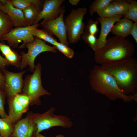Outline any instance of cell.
I'll return each mask as SVG.
<instances>
[{"mask_svg": "<svg viewBox=\"0 0 137 137\" xmlns=\"http://www.w3.org/2000/svg\"><path fill=\"white\" fill-rule=\"evenodd\" d=\"M113 77L124 94L133 92L137 88V61L131 57L100 65Z\"/></svg>", "mask_w": 137, "mask_h": 137, "instance_id": "1", "label": "cell"}, {"mask_svg": "<svg viewBox=\"0 0 137 137\" xmlns=\"http://www.w3.org/2000/svg\"><path fill=\"white\" fill-rule=\"evenodd\" d=\"M89 78L93 90L111 100L120 99L126 102L137 100L136 94L130 96L124 94L112 76L100 66L93 67L89 73Z\"/></svg>", "mask_w": 137, "mask_h": 137, "instance_id": "2", "label": "cell"}, {"mask_svg": "<svg viewBox=\"0 0 137 137\" xmlns=\"http://www.w3.org/2000/svg\"><path fill=\"white\" fill-rule=\"evenodd\" d=\"M135 46L130 40L115 36L107 38L105 45L94 53V59L100 65L118 61L132 57Z\"/></svg>", "mask_w": 137, "mask_h": 137, "instance_id": "3", "label": "cell"}, {"mask_svg": "<svg viewBox=\"0 0 137 137\" xmlns=\"http://www.w3.org/2000/svg\"><path fill=\"white\" fill-rule=\"evenodd\" d=\"M41 65L40 63L36 65L32 74L27 76L24 80L22 93L29 98L30 105H40L42 96L50 95L51 94L43 88L41 79Z\"/></svg>", "mask_w": 137, "mask_h": 137, "instance_id": "4", "label": "cell"}, {"mask_svg": "<svg viewBox=\"0 0 137 137\" xmlns=\"http://www.w3.org/2000/svg\"><path fill=\"white\" fill-rule=\"evenodd\" d=\"M55 110V107H51L43 113L33 112L32 119L37 129L36 134L54 127L69 128L73 126V122L68 117L64 115L54 114Z\"/></svg>", "mask_w": 137, "mask_h": 137, "instance_id": "5", "label": "cell"}, {"mask_svg": "<svg viewBox=\"0 0 137 137\" xmlns=\"http://www.w3.org/2000/svg\"><path fill=\"white\" fill-rule=\"evenodd\" d=\"M87 12L84 7L72 9L64 20L68 42L74 44L80 40L84 32L85 24L83 20Z\"/></svg>", "mask_w": 137, "mask_h": 137, "instance_id": "6", "label": "cell"}, {"mask_svg": "<svg viewBox=\"0 0 137 137\" xmlns=\"http://www.w3.org/2000/svg\"><path fill=\"white\" fill-rule=\"evenodd\" d=\"M28 49L26 53L21 52V60L20 68L22 70L29 66L30 71L33 72L35 67L34 63L36 57L42 53L49 52L53 53L57 52L55 46H51L46 44L45 42L36 37L32 42L26 44L25 48Z\"/></svg>", "mask_w": 137, "mask_h": 137, "instance_id": "7", "label": "cell"}, {"mask_svg": "<svg viewBox=\"0 0 137 137\" xmlns=\"http://www.w3.org/2000/svg\"><path fill=\"white\" fill-rule=\"evenodd\" d=\"M40 25L38 23L30 26L15 27L3 35L0 41H6L10 47L14 48L17 47L19 43L22 41L23 43L19 48H24L26 44L34 41L33 32Z\"/></svg>", "mask_w": 137, "mask_h": 137, "instance_id": "8", "label": "cell"}, {"mask_svg": "<svg viewBox=\"0 0 137 137\" xmlns=\"http://www.w3.org/2000/svg\"><path fill=\"white\" fill-rule=\"evenodd\" d=\"M1 71L4 77L3 90L7 100L17 94L22 93L24 84L23 76L26 71L14 73L5 68Z\"/></svg>", "mask_w": 137, "mask_h": 137, "instance_id": "9", "label": "cell"}, {"mask_svg": "<svg viewBox=\"0 0 137 137\" xmlns=\"http://www.w3.org/2000/svg\"><path fill=\"white\" fill-rule=\"evenodd\" d=\"M7 102L8 113L7 117L14 125L22 118L23 114L28 110L30 99L24 94H18L7 100Z\"/></svg>", "mask_w": 137, "mask_h": 137, "instance_id": "10", "label": "cell"}, {"mask_svg": "<svg viewBox=\"0 0 137 137\" xmlns=\"http://www.w3.org/2000/svg\"><path fill=\"white\" fill-rule=\"evenodd\" d=\"M65 12L63 9L59 16L55 19L49 21L41 22L40 24L50 35H55L59 39L60 42L68 46L69 42L67 33L64 24L63 16Z\"/></svg>", "mask_w": 137, "mask_h": 137, "instance_id": "11", "label": "cell"}, {"mask_svg": "<svg viewBox=\"0 0 137 137\" xmlns=\"http://www.w3.org/2000/svg\"><path fill=\"white\" fill-rule=\"evenodd\" d=\"M64 0H45L44 1L42 8L39 14L35 24L38 23L41 20L42 22L52 20L57 18L64 7L62 5Z\"/></svg>", "mask_w": 137, "mask_h": 137, "instance_id": "12", "label": "cell"}, {"mask_svg": "<svg viewBox=\"0 0 137 137\" xmlns=\"http://www.w3.org/2000/svg\"><path fill=\"white\" fill-rule=\"evenodd\" d=\"M33 112H28L26 117L14 125V131L10 137H35L36 126L32 119Z\"/></svg>", "mask_w": 137, "mask_h": 137, "instance_id": "13", "label": "cell"}, {"mask_svg": "<svg viewBox=\"0 0 137 137\" xmlns=\"http://www.w3.org/2000/svg\"><path fill=\"white\" fill-rule=\"evenodd\" d=\"M1 1L3 5L0 7V10L8 16L15 27L27 26L22 10L14 7L9 0Z\"/></svg>", "mask_w": 137, "mask_h": 137, "instance_id": "14", "label": "cell"}, {"mask_svg": "<svg viewBox=\"0 0 137 137\" xmlns=\"http://www.w3.org/2000/svg\"><path fill=\"white\" fill-rule=\"evenodd\" d=\"M123 16V15H117L110 18L99 17L97 20L101 24L100 34L98 39L96 50L95 53L103 47L106 43L107 37L111 32L113 25L117 21Z\"/></svg>", "mask_w": 137, "mask_h": 137, "instance_id": "15", "label": "cell"}, {"mask_svg": "<svg viewBox=\"0 0 137 137\" xmlns=\"http://www.w3.org/2000/svg\"><path fill=\"white\" fill-rule=\"evenodd\" d=\"M133 24L132 21L127 18L120 19L113 25L111 32L116 36L125 38L130 35Z\"/></svg>", "mask_w": 137, "mask_h": 137, "instance_id": "16", "label": "cell"}, {"mask_svg": "<svg viewBox=\"0 0 137 137\" xmlns=\"http://www.w3.org/2000/svg\"><path fill=\"white\" fill-rule=\"evenodd\" d=\"M42 9L33 5H31L22 10L27 26L35 24L36 20Z\"/></svg>", "mask_w": 137, "mask_h": 137, "instance_id": "17", "label": "cell"}, {"mask_svg": "<svg viewBox=\"0 0 137 137\" xmlns=\"http://www.w3.org/2000/svg\"><path fill=\"white\" fill-rule=\"evenodd\" d=\"M14 25L8 16L0 10V39L11 31Z\"/></svg>", "mask_w": 137, "mask_h": 137, "instance_id": "18", "label": "cell"}, {"mask_svg": "<svg viewBox=\"0 0 137 137\" xmlns=\"http://www.w3.org/2000/svg\"><path fill=\"white\" fill-rule=\"evenodd\" d=\"M15 7L22 10L31 5H33L42 9L44 0H9Z\"/></svg>", "mask_w": 137, "mask_h": 137, "instance_id": "19", "label": "cell"}, {"mask_svg": "<svg viewBox=\"0 0 137 137\" xmlns=\"http://www.w3.org/2000/svg\"><path fill=\"white\" fill-rule=\"evenodd\" d=\"M14 125L7 118H0V134L2 137H10L12 134Z\"/></svg>", "mask_w": 137, "mask_h": 137, "instance_id": "20", "label": "cell"}, {"mask_svg": "<svg viewBox=\"0 0 137 137\" xmlns=\"http://www.w3.org/2000/svg\"><path fill=\"white\" fill-rule=\"evenodd\" d=\"M33 34L35 37L47 42L54 46H55L58 42L54 37L50 35L43 29H39L37 28L34 31Z\"/></svg>", "mask_w": 137, "mask_h": 137, "instance_id": "21", "label": "cell"}, {"mask_svg": "<svg viewBox=\"0 0 137 137\" xmlns=\"http://www.w3.org/2000/svg\"><path fill=\"white\" fill-rule=\"evenodd\" d=\"M128 10L124 18L137 23V2L134 0H127Z\"/></svg>", "mask_w": 137, "mask_h": 137, "instance_id": "22", "label": "cell"}, {"mask_svg": "<svg viewBox=\"0 0 137 137\" xmlns=\"http://www.w3.org/2000/svg\"><path fill=\"white\" fill-rule=\"evenodd\" d=\"M112 0H95L91 5L89 8L90 16H92L95 12L97 13L103 9L110 3Z\"/></svg>", "mask_w": 137, "mask_h": 137, "instance_id": "23", "label": "cell"}, {"mask_svg": "<svg viewBox=\"0 0 137 137\" xmlns=\"http://www.w3.org/2000/svg\"><path fill=\"white\" fill-rule=\"evenodd\" d=\"M111 2L113 5L117 15L124 16L128 10V3L127 1L114 0Z\"/></svg>", "mask_w": 137, "mask_h": 137, "instance_id": "24", "label": "cell"}, {"mask_svg": "<svg viewBox=\"0 0 137 137\" xmlns=\"http://www.w3.org/2000/svg\"><path fill=\"white\" fill-rule=\"evenodd\" d=\"M5 57L10 65H12L18 68H20L21 57L17 52L12 50L10 54Z\"/></svg>", "mask_w": 137, "mask_h": 137, "instance_id": "25", "label": "cell"}, {"mask_svg": "<svg viewBox=\"0 0 137 137\" xmlns=\"http://www.w3.org/2000/svg\"><path fill=\"white\" fill-rule=\"evenodd\" d=\"M81 38L84 42L87 44L94 51L96 50L98 39L96 35L90 34L85 32L81 35Z\"/></svg>", "mask_w": 137, "mask_h": 137, "instance_id": "26", "label": "cell"}, {"mask_svg": "<svg viewBox=\"0 0 137 137\" xmlns=\"http://www.w3.org/2000/svg\"><path fill=\"white\" fill-rule=\"evenodd\" d=\"M97 13L99 17L105 18L111 17L117 15L113 5L111 2Z\"/></svg>", "mask_w": 137, "mask_h": 137, "instance_id": "27", "label": "cell"}, {"mask_svg": "<svg viewBox=\"0 0 137 137\" xmlns=\"http://www.w3.org/2000/svg\"><path fill=\"white\" fill-rule=\"evenodd\" d=\"M57 49H58L65 56L69 58L73 57L74 52L73 50L65 45L61 42H57L55 45Z\"/></svg>", "mask_w": 137, "mask_h": 137, "instance_id": "28", "label": "cell"}, {"mask_svg": "<svg viewBox=\"0 0 137 137\" xmlns=\"http://www.w3.org/2000/svg\"><path fill=\"white\" fill-rule=\"evenodd\" d=\"M98 22L97 20L94 21L90 19L85 27L84 32L96 35L98 30L97 27Z\"/></svg>", "mask_w": 137, "mask_h": 137, "instance_id": "29", "label": "cell"}, {"mask_svg": "<svg viewBox=\"0 0 137 137\" xmlns=\"http://www.w3.org/2000/svg\"><path fill=\"white\" fill-rule=\"evenodd\" d=\"M6 97L3 90L0 88V116L2 118H6L8 116L5 112L4 108Z\"/></svg>", "mask_w": 137, "mask_h": 137, "instance_id": "30", "label": "cell"}, {"mask_svg": "<svg viewBox=\"0 0 137 137\" xmlns=\"http://www.w3.org/2000/svg\"><path fill=\"white\" fill-rule=\"evenodd\" d=\"M10 47L3 42H0V51L5 56L10 54L12 51Z\"/></svg>", "mask_w": 137, "mask_h": 137, "instance_id": "31", "label": "cell"}, {"mask_svg": "<svg viewBox=\"0 0 137 137\" xmlns=\"http://www.w3.org/2000/svg\"><path fill=\"white\" fill-rule=\"evenodd\" d=\"M130 35L132 36L137 43V23L134 22L133 23Z\"/></svg>", "mask_w": 137, "mask_h": 137, "instance_id": "32", "label": "cell"}, {"mask_svg": "<svg viewBox=\"0 0 137 137\" xmlns=\"http://www.w3.org/2000/svg\"><path fill=\"white\" fill-rule=\"evenodd\" d=\"M10 65L6 59L0 55V69L1 70L5 68L6 66Z\"/></svg>", "mask_w": 137, "mask_h": 137, "instance_id": "33", "label": "cell"}, {"mask_svg": "<svg viewBox=\"0 0 137 137\" xmlns=\"http://www.w3.org/2000/svg\"><path fill=\"white\" fill-rule=\"evenodd\" d=\"M4 83V76L1 70L0 69V88L3 90Z\"/></svg>", "mask_w": 137, "mask_h": 137, "instance_id": "34", "label": "cell"}, {"mask_svg": "<svg viewBox=\"0 0 137 137\" xmlns=\"http://www.w3.org/2000/svg\"><path fill=\"white\" fill-rule=\"evenodd\" d=\"M80 1L79 0H69L70 3L72 5H77Z\"/></svg>", "mask_w": 137, "mask_h": 137, "instance_id": "35", "label": "cell"}, {"mask_svg": "<svg viewBox=\"0 0 137 137\" xmlns=\"http://www.w3.org/2000/svg\"><path fill=\"white\" fill-rule=\"evenodd\" d=\"M35 137H46L41 134L40 133H38L36 134ZM55 137H65L64 136L62 135H58Z\"/></svg>", "mask_w": 137, "mask_h": 137, "instance_id": "36", "label": "cell"}, {"mask_svg": "<svg viewBox=\"0 0 137 137\" xmlns=\"http://www.w3.org/2000/svg\"><path fill=\"white\" fill-rule=\"evenodd\" d=\"M2 2L1 1V0H0V7L2 5Z\"/></svg>", "mask_w": 137, "mask_h": 137, "instance_id": "37", "label": "cell"}, {"mask_svg": "<svg viewBox=\"0 0 137 137\" xmlns=\"http://www.w3.org/2000/svg\"><path fill=\"white\" fill-rule=\"evenodd\" d=\"M0 137H2L0 134Z\"/></svg>", "mask_w": 137, "mask_h": 137, "instance_id": "38", "label": "cell"}]
</instances>
